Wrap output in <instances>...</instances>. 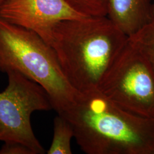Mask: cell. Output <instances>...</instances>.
Instances as JSON below:
<instances>
[{
    "mask_svg": "<svg viewBox=\"0 0 154 154\" xmlns=\"http://www.w3.org/2000/svg\"><path fill=\"white\" fill-rule=\"evenodd\" d=\"M88 154H154V118L122 109L98 89L79 93L62 114Z\"/></svg>",
    "mask_w": 154,
    "mask_h": 154,
    "instance_id": "cell-1",
    "label": "cell"
},
{
    "mask_svg": "<svg viewBox=\"0 0 154 154\" xmlns=\"http://www.w3.org/2000/svg\"><path fill=\"white\" fill-rule=\"evenodd\" d=\"M128 41L107 17H87L58 23L48 44L70 85L84 93L98 88Z\"/></svg>",
    "mask_w": 154,
    "mask_h": 154,
    "instance_id": "cell-2",
    "label": "cell"
},
{
    "mask_svg": "<svg viewBox=\"0 0 154 154\" xmlns=\"http://www.w3.org/2000/svg\"><path fill=\"white\" fill-rule=\"evenodd\" d=\"M11 71L39 84L58 114L69 109L79 94L67 79L50 45L32 30L0 18V72Z\"/></svg>",
    "mask_w": 154,
    "mask_h": 154,
    "instance_id": "cell-3",
    "label": "cell"
},
{
    "mask_svg": "<svg viewBox=\"0 0 154 154\" xmlns=\"http://www.w3.org/2000/svg\"><path fill=\"white\" fill-rule=\"evenodd\" d=\"M98 89L127 111L154 118V70L129 38Z\"/></svg>",
    "mask_w": 154,
    "mask_h": 154,
    "instance_id": "cell-4",
    "label": "cell"
},
{
    "mask_svg": "<svg viewBox=\"0 0 154 154\" xmlns=\"http://www.w3.org/2000/svg\"><path fill=\"white\" fill-rule=\"evenodd\" d=\"M8 85L0 93V141L23 143L35 154L45 150L35 137L32 113L53 109L49 96L37 83L18 72H8Z\"/></svg>",
    "mask_w": 154,
    "mask_h": 154,
    "instance_id": "cell-5",
    "label": "cell"
},
{
    "mask_svg": "<svg viewBox=\"0 0 154 154\" xmlns=\"http://www.w3.org/2000/svg\"><path fill=\"white\" fill-rule=\"evenodd\" d=\"M84 17L63 0H6L0 6V18L31 30L48 44L53 28L62 21Z\"/></svg>",
    "mask_w": 154,
    "mask_h": 154,
    "instance_id": "cell-6",
    "label": "cell"
},
{
    "mask_svg": "<svg viewBox=\"0 0 154 154\" xmlns=\"http://www.w3.org/2000/svg\"><path fill=\"white\" fill-rule=\"evenodd\" d=\"M107 17L129 38L152 18L151 0H110Z\"/></svg>",
    "mask_w": 154,
    "mask_h": 154,
    "instance_id": "cell-7",
    "label": "cell"
},
{
    "mask_svg": "<svg viewBox=\"0 0 154 154\" xmlns=\"http://www.w3.org/2000/svg\"><path fill=\"white\" fill-rule=\"evenodd\" d=\"M72 138L74 132L72 125L64 116L58 114L54 119L53 138L47 154H72Z\"/></svg>",
    "mask_w": 154,
    "mask_h": 154,
    "instance_id": "cell-8",
    "label": "cell"
},
{
    "mask_svg": "<svg viewBox=\"0 0 154 154\" xmlns=\"http://www.w3.org/2000/svg\"><path fill=\"white\" fill-rule=\"evenodd\" d=\"M128 38L154 70V17Z\"/></svg>",
    "mask_w": 154,
    "mask_h": 154,
    "instance_id": "cell-9",
    "label": "cell"
},
{
    "mask_svg": "<svg viewBox=\"0 0 154 154\" xmlns=\"http://www.w3.org/2000/svg\"><path fill=\"white\" fill-rule=\"evenodd\" d=\"M72 10L84 17H107L110 0H63Z\"/></svg>",
    "mask_w": 154,
    "mask_h": 154,
    "instance_id": "cell-10",
    "label": "cell"
},
{
    "mask_svg": "<svg viewBox=\"0 0 154 154\" xmlns=\"http://www.w3.org/2000/svg\"><path fill=\"white\" fill-rule=\"evenodd\" d=\"M0 149V154H35L32 149L23 143L5 142Z\"/></svg>",
    "mask_w": 154,
    "mask_h": 154,
    "instance_id": "cell-11",
    "label": "cell"
},
{
    "mask_svg": "<svg viewBox=\"0 0 154 154\" xmlns=\"http://www.w3.org/2000/svg\"><path fill=\"white\" fill-rule=\"evenodd\" d=\"M152 14L153 18L154 17V0L152 1Z\"/></svg>",
    "mask_w": 154,
    "mask_h": 154,
    "instance_id": "cell-12",
    "label": "cell"
},
{
    "mask_svg": "<svg viewBox=\"0 0 154 154\" xmlns=\"http://www.w3.org/2000/svg\"><path fill=\"white\" fill-rule=\"evenodd\" d=\"M6 0H0V6L2 5L5 2Z\"/></svg>",
    "mask_w": 154,
    "mask_h": 154,
    "instance_id": "cell-13",
    "label": "cell"
}]
</instances>
